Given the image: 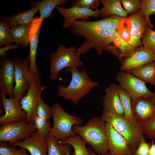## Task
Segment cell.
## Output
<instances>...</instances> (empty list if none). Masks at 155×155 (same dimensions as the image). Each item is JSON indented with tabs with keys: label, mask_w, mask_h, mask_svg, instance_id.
Returning <instances> with one entry per match:
<instances>
[{
	"label": "cell",
	"mask_w": 155,
	"mask_h": 155,
	"mask_svg": "<svg viewBox=\"0 0 155 155\" xmlns=\"http://www.w3.org/2000/svg\"><path fill=\"white\" fill-rule=\"evenodd\" d=\"M140 11L146 18L151 28L153 27L149 19L150 16L155 15V0H141Z\"/></svg>",
	"instance_id": "33"
},
{
	"label": "cell",
	"mask_w": 155,
	"mask_h": 155,
	"mask_svg": "<svg viewBox=\"0 0 155 155\" xmlns=\"http://www.w3.org/2000/svg\"><path fill=\"white\" fill-rule=\"evenodd\" d=\"M108 150L111 155H133L125 139L110 124L105 123Z\"/></svg>",
	"instance_id": "15"
},
{
	"label": "cell",
	"mask_w": 155,
	"mask_h": 155,
	"mask_svg": "<svg viewBox=\"0 0 155 155\" xmlns=\"http://www.w3.org/2000/svg\"><path fill=\"white\" fill-rule=\"evenodd\" d=\"M132 108L135 119L143 124L155 115V100L153 97H139L132 100Z\"/></svg>",
	"instance_id": "19"
},
{
	"label": "cell",
	"mask_w": 155,
	"mask_h": 155,
	"mask_svg": "<svg viewBox=\"0 0 155 155\" xmlns=\"http://www.w3.org/2000/svg\"><path fill=\"white\" fill-rule=\"evenodd\" d=\"M14 61L15 85L13 97L16 101L20 103L31 85L36 81L40 79L41 77L33 74L30 71L29 56L25 59L17 58Z\"/></svg>",
	"instance_id": "6"
},
{
	"label": "cell",
	"mask_w": 155,
	"mask_h": 155,
	"mask_svg": "<svg viewBox=\"0 0 155 155\" xmlns=\"http://www.w3.org/2000/svg\"><path fill=\"white\" fill-rule=\"evenodd\" d=\"M151 143H147L145 139H143L133 155H148Z\"/></svg>",
	"instance_id": "41"
},
{
	"label": "cell",
	"mask_w": 155,
	"mask_h": 155,
	"mask_svg": "<svg viewBox=\"0 0 155 155\" xmlns=\"http://www.w3.org/2000/svg\"><path fill=\"white\" fill-rule=\"evenodd\" d=\"M36 115L38 117L49 120L52 116L51 107H49L41 97L39 100L36 112Z\"/></svg>",
	"instance_id": "37"
},
{
	"label": "cell",
	"mask_w": 155,
	"mask_h": 155,
	"mask_svg": "<svg viewBox=\"0 0 155 155\" xmlns=\"http://www.w3.org/2000/svg\"><path fill=\"white\" fill-rule=\"evenodd\" d=\"M128 18L131 23V38L129 43L136 48L143 46L141 41L143 34L147 27L150 26L140 10Z\"/></svg>",
	"instance_id": "21"
},
{
	"label": "cell",
	"mask_w": 155,
	"mask_h": 155,
	"mask_svg": "<svg viewBox=\"0 0 155 155\" xmlns=\"http://www.w3.org/2000/svg\"><path fill=\"white\" fill-rule=\"evenodd\" d=\"M33 123L26 119L5 124L0 128V141L8 142L11 145L16 142L31 136L37 131Z\"/></svg>",
	"instance_id": "7"
},
{
	"label": "cell",
	"mask_w": 155,
	"mask_h": 155,
	"mask_svg": "<svg viewBox=\"0 0 155 155\" xmlns=\"http://www.w3.org/2000/svg\"><path fill=\"white\" fill-rule=\"evenodd\" d=\"M34 123L39 135L42 138L46 139L49 135L52 129L49 120L40 118L36 115Z\"/></svg>",
	"instance_id": "30"
},
{
	"label": "cell",
	"mask_w": 155,
	"mask_h": 155,
	"mask_svg": "<svg viewBox=\"0 0 155 155\" xmlns=\"http://www.w3.org/2000/svg\"><path fill=\"white\" fill-rule=\"evenodd\" d=\"M131 23L128 17L125 18L119 23L117 30L121 38L129 43L131 38Z\"/></svg>",
	"instance_id": "34"
},
{
	"label": "cell",
	"mask_w": 155,
	"mask_h": 155,
	"mask_svg": "<svg viewBox=\"0 0 155 155\" xmlns=\"http://www.w3.org/2000/svg\"><path fill=\"white\" fill-rule=\"evenodd\" d=\"M125 10L130 16L136 14L141 9L140 1L139 0H121Z\"/></svg>",
	"instance_id": "36"
},
{
	"label": "cell",
	"mask_w": 155,
	"mask_h": 155,
	"mask_svg": "<svg viewBox=\"0 0 155 155\" xmlns=\"http://www.w3.org/2000/svg\"><path fill=\"white\" fill-rule=\"evenodd\" d=\"M11 44L10 28L7 24L5 18H1L0 21V47L3 45Z\"/></svg>",
	"instance_id": "35"
},
{
	"label": "cell",
	"mask_w": 155,
	"mask_h": 155,
	"mask_svg": "<svg viewBox=\"0 0 155 155\" xmlns=\"http://www.w3.org/2000/svg\"><path fill=\"white\" fill-rule=\"evenodd\" d=\"M101 118L111 125L125 139L134 153L137 149L144 136L143 124L137 120L131 121L123 116L103 109Z\"/></svg>",
	"instance_id": "3"
},
{
	"label": "cell",
	"mask_w": 155,
	"mask_h": 155,
	"mask_svg": "<svg viewBox=\"0 0 155 155\" xmlns=\"http://www.w3.org/2000/svg\"><path fill=\"white\" fill-rule=\"evenodd\" d=\"M111 29H102L91 33L84 37L85 41L76 50L80 55H84L92 48H94L97 55L102 54L103 44L105 40L112 35L116 31Z\"/></svg>",
	"instance_id": "12"
},
{
	"label": "cell",
	"mask_w": 155,
	"mask_h": 155,
	"mask_svg": "<svg viewBox=\"0 0 155 155\" xmlns=\"http://www.w3.org/2000/svg\"><path fill=\"white\" fill-rule=\"evenodd\" d=\"M43 20L40 17H36L29 24V27L28 35L30 47L28 56L30 60L29 69L32 73L38 76L40 75L36 66V55L39 37Z\"/></svg>",
	"instance_id": "17"
},
{
	"label": "cell",
	"mask_w": 155,
	"mask_h": 155,
	"mask_svg": "<svg viewBox=\"0 0 155 155\" xmlns=\"http://www.w3.org/2000/svg\"><path fill=\"white\" fill-rule=\"evenodd\" d=\"M116 80L132 100L140 97L152 98L154 96L147 88L145 82L126 72H119Z\"/></svg>",
	"instance_id": "9"
},
{
	"label": "cell",
	"mask_w": 155,
	"mask_h": 155,
	"mask_svg": "<svg viewBox=\"0 0 155 155\" xmlns=\"http://www.w3.org/2000/svg\"><path fill=\"white\" fill-rule=\"evenodd\" d=\"M27 150L31 155H48V144L45 139L41 137L36 131L24 140L16 142L11 145Z\"/></svg>",
	"instance_id": "20"
},
{
	"label": "cell",
	"mask_w": 155,
	"mask_h": 155,
	"mask_svg": "<svg viewBox=\"0 0 155 155\" xmlns=\"http://www.w3.org/2000/svg\"><path fill=\"white\" fill-rule=\"evenodd\" d=\"M46 88L45 86L41 84L40 79H39L31 85L22 99L21 106L27 113L26 119L28 122L34 123L39 100L41 97L42 92Z\"/></svg>",
	"instance_id": "10"
},
{
	"label": "cell",
	"mask_w": 155,
	"mask_h": 155,
	"mask_svg": "<svg viewBox=\"0 0 155 155\" xmlns=\"http://www.w3.org/2000/svg\"><path fill=\"white\" fill-rule=\"evenodd\" d=\"M72 130L90 145L95 153L104 155L108 152L105 122L101 118L93 117L84 126L74 125Z\"/></svg>",
	"instance_id": "2"
},
{
	"label": "cell",
	"mask_w": 155,
	"mask_h": 155,
	"mask_svg": "<svg viewBox=\"0 0 155 155\" xmlns=\"http://www.w3.org/2000/svg\"><path fill=\"white\" fill-rule=\"evenodd\" d=\"M66 0H44L32 2L33 7H36L40 12V18L43 20L52 17L53 9L59 5L66 3Z\"/></svg>",
	"instance_id": "26"
},
{
	"label": "cell",
	"mask_w": 155,
	"mask_h": 155,
	"mask_svg": "<svg viewBox=\"0 0 155 155\" xmlns=\"http://www.w3.org/2000/svg\"><path fill=\"white\" fill-rule=\"evenodd\" d=\"M0 99L5 111V114L0 117L1 126L13 122L26 119L27 114L22 108L21 103L16 101L14 97L7 98L2 93Z\"/></svg>",
	"instance_id": "13"
},
{
	"label": "cell",
	"mask_w": 155,
	"mask_h": 155,
	"mask_svg": "<svg viewBox=\"0 0 155 155\" xmlns=\"http://www.w3.org/2000/svg\"><path fill=\"white\" fill-rule=\"evenodd\" d=\"M20 150L21 153V155H28L25 149L21 148Z\"/></svg>",
	"instance_id": "46"
},
{
	"label": "cell",
	"mask_w": 155,
	"mask_h": 155,
	"mask_svg": "<svg viewBox=\"0 0 155 155\" xmlns=\"http://www.w3.org/2000/svg\"><path fill=\"white\" fill-rule=\"evenodd\" d=\"M153 98L154 99V100H155V95H154L153 97Z\"/></svg>",
	"instance_id": "48"
},
{
	"label": "cell",
	"mask_w": 155,
	"mask_h": 155,
	"mask_svg": "<svg viewBox=\"0 0 155 155\" xmlns=\"http://www.w3.org/2000/svg\"><path fill=\"white\" fill-rule=\"evenodd\" d=\"M103 7L100 9V16L105 18L113 15L126 18L127 14L122 7L120 0H101Z\"/></svg>",
	"instance_id": "23"
},
{
	"label": "cell",
	"mask_w": 155,
	"mask_h": 155,
	"mask_svg": "<svg viewBox=\"0 0 155 155\" xmlns=\"http://www.w3.org/2000/svg\"><path fill=\"white\" fill-rule=\"evenodd\" d=\"M118 88L122 106L123 117L130 121H132L136 120L132 113L131 98L120 85H118Z\"/></svg>",
	"instance_id": "29"
},
{
	"label": "cell",
	"mask_w": 155,
	"mask_h": 155,
	"mask_svg": "<svg viewBox=\"0 0 155 155\" xmlns=\"http://www.w3.org/2000/svg\"><path fill=\"white\" fill-rule=\"evenodd\" d=\"M45 139L48 144V155H66L64 144H59L57 138L53 136H48Z\"/></svg>",
	"instance_id": "31"
},
{
	"label": "cell",
	"mask_w": 155,
	"mask_h": 155,
	"mask_svg": "<svg viewBox=\"0 0 155 155\" xmlns=\"http://www.w3.org/2000/svg\"><path fill=\"white\" fill-rule=\"evenodd\" d=\"M105 94L102 98L104 109L111 113L123 116V110L119 95L118 85L114 83L105 89Z\"/></svg>",
	"instance_id": "22"
},
{
	"label": "cell",
	"mask_w": 155,
	"mask_h": 155,
	"mask_svg": "<svg viewBox=\"0 0 155 155\" xmlns=\"http://www.w3.org/2000/svg\"><path fill=\"white\" fill-rule=\"evenodd\" d=\"M90 151V154L91 155H98L94 152L92 150H91L90 149H88ZM99 155H111L109 152H108L107 154H105L102 155L100 154H99Z\"/></svg>",
	"instance_id": "45"
},
{
	"label": "cell",
	"mask_w": 155,
	"mask_h": 155,
	"mask_svg": "<svg viewBox=\"0 0 155 155\" xmlns=\"http://www.w3.org/2000/svg\"><path fill=\"white\" fill-rule=\"evenodd\" d=\"M125 18L113 15L95 21L77 20L71 26V30L77 36L84 37L91 33L102 29L116 30L119 23Z\"/></svg>",
	"instance_id": "8"
},
{
	"label": "cell",
	"mask_w": 155,
	"mask_h": 155,
	"mask_svg": "<svg viewBox=\"0 0 155 155\" xmlns=\"http://www.w3.org/2000/svg\"><path fill=\"white\" fill-rule=\"evenodd\" d=\"M148 155H155V143L153 140H151V145Z\"/></svg>",
	"instance_id": "43"
},
{
	"label": "cell",
	"mask_w": 155,
	"mask_h": 155,
	"mask_svg": "<svg viewBox=\"0 0 155 155\" xmlns=\"http://www.w3.org/2000/svg\"><path fill=\"white\" fill-rule=\"evenodd\" d=\"M59 144H68L72 146L74 149V155H91L86 146V142L77 135L70 137L65 141L58 140Z\"/></svg>",
	"instance_id": "28"
},
{
	"label": "cell",
	"mask_w": 155,
	"mask_h": 155,
	"mask_svg": "<svg viewBox=\"0 0 155 155\" xmlns=\"http://www.w3.org/2000/svg\"><path fill=\"white\" fill-rule=\"evenodd\" d=\"M66 151V155H71L70 145L68 144H64Z\"/></svg>",
	"instance_id": "44"
},
{
	"label": "cell",
	"mask_w": 155,
	"mask_h": 155,
	"mask_svg": "<svg viewBox=\"0 0 155 155\" xmlns=\"http://www.w3.org/2000/svg\"><path fill=\"white\" fill-rule=\"evenodd\" d=\"M144 134L155 142V115L143 124Z\"/></svg>",
	"instance_id": "39"
},
{
	"label": "cell",
	"mask_w": 155,
	"mask_h": 155,
	"mask_svg": "<svg viewBox=\"0 0 155 155\" xmlns=\"http://www.w3.org/2000/svg\"><path fill=\"white\" fill-rule=\"evenodd\" d=\"M100 3L98 0H74L71 7L76 6L94 10L97 9Z\"/></svg>",
	"instance_id": "38"
},
{
	"label": "cell",
	"mask_w": 155,
	"mask_h": 155,
	"mask_svg": "<svg viewBox=\"0 0 155 155\" xmlns=\"http://www.w3.org/2000/svg\"><path fill=\"white\" fill-rule=\"evenodd\" d=\"M29 24L18 25L10 28L11 43L15 42L24 48L27 47L29 44Z\"/></svg>",
	"instance_id": "25"
},
{
	"label": "cell",
	"mask_w": 155,
	"mask_h": 155,
	"mask_svg": "<svg viewBox=\"0 0 155 155\" xmlns=\"http://www.w3.org/2000/svg\"><path fill=\"white\" fill-rule=\"evenodd\" d=\"M143 45L155 55V31L148 26L142 38Z\"/></svg>",
	"instance_id": "32"
},
{
	"label": "cell",
	"mask_w": 155,
	"mask_h": 155,
	"mask_svg": "<svg viewBox=\"0 0 155 155\" xmlns=\"http://www.w3.org/2000/svg\"><path fill=\"white\" fill-rule=\"evenodd\" d=\"M20 46V45L17 44H11L6 45L4 47L0 49V55L2 57H5L7 51L10 50L16 49Z\"/></svg>",
	"instance_id": "42"
},
{
	"label": "cell",
	"mask_w": 155,
	"mask_h": 155,
	"mask_svg": "<svg viewBox=\"0 0 155 155\" xmlns=\"http://www.w3.org/2000/svg\"><path fill=\"white\" fill-rule=\"evenodd\" d=\"M38 11V9L34 6L13 16L6 17L5 19L9 28L18 25H28L32 22L35 15Z\"/></svg>",
	"instance_id": "24"
},
{
	"label": "cell",
	"mask_w": 155,
	"mask_h": 155,
	"mask_svg": "<svg viewBox=\"0 0 155 155\" xmlns=\"http://www.w3.org/2000/svg\"><path fill=\"white\" fill-rule=\"evenodd\" d=\"M0 155H21V153L20 149L11 148L3 142H1L0 144Z\"/></svg>",
	"instance_id": "40"
},
{
	"label": "cell",
	"mask_w": 155,
	"mask_h": 155,
	"mask_svg": "<svg viewBox=\"0 0 155 155\" xmlns=\"http://www.w3.org/2000/svg\"><path fill=\"white\" fill-rule=\"evenodd\" d=\"M153 85L154 86V88H155V91H154V95H155V80L153 84Z\"/></svg>",
	"instance_id": "47"
},
{
	"label": "cell",
	"mask_w": 155,
	"mask_h": 155,
	"mask_svg": "<svg viewBox=\"0 0 155 155\" xmlns=\"http://www.w3.org/2000/svg\"><path fill=\"white\" fill-rule=\"evenodd\" d=\"M65 71L70 72L71 81L66 86L59 84L57 87V95L77 105L80 100L88 94L98 84L92 80L85 69L79 71L75 67L66 68Z\"/></svg>",
	"instance_id": "1"
},
{
	"label": "cell",
	"mask_w": 155,
	"mask_h": 155,
	"mask_svg": "<svg viewBox=\"0 0 155 155\" xmlns=\"http://www.w3.org/2000/svg\"><path fill=\"white\" fill-rule=\"evenodd\" d=\"M155 61V55L143 45L136 49L131 55L121 62L120 69L127 72Z\"/></svg>",
	"instance_id": "18"
},
{
	"label": "cell",
	"mask_w": 155,
	"mask_h": 155,
	"mask_svg": "<svg viewBox=\"0 0 155 155\" xmlns=\"http://www.w3.org/2000/svg\"><path fill=\"white\" fill-rule=\"evenodd\" d=\"M80 56L75 46L67 47L62 44H58L57 51L50 56V79L53 81L57 80L59 72L65 68L82 67L83 63Z\"/></svg>",
	"instance_id": "5"
},
{
	"label": "cell",
	"mask_w": 155,
	"mask_h": 155,
	"mask_svg": "<svg viewBox=\"0 0 155 155\" xmlns=\"http://www.w3.org/2000/svg\"><path fill=\"white\" fill-rule=\"evenodd\" d=\"M51 108L53 125L48 136L65 141L76 135L73 131L72 127L75 125H81L83 120L80 117L67 113L57 102L54 103Z\"/></svg>",
	"instance_id": "4"
},
{
	"label": "cell",
	"mask_w": 155,
	"mask_h": 155,
	"mask_svg": "<svg viewBox=\"0 0 155 155\" xmlns=\"http://www.w3.org/2000/svg\"><path fill=\"white\" fill-rule=\"evenodd\" d=\"M56 8L64 17V28L71 26L77 19H82L86 21L89 20L91 17L96 18L100 16L98 9L92 10L78 7L73 6L66 8L58 6Z\"/></svg>",
	"instance_id": "16"
},
{
	"label": "cell",
	"mask_w": 155,
	"mask_h": 155,
	"mask_svg": "<svg viewBox=\"0 0 155 155\" xmlns=\"http://www.w3.org/2000/svg\"><path fill=\"white\" fill-rule=\"evenodd\" d=\"M126 72L153 85L155 80V61Z\"/></svg>",
	"instance_id": "27"
},
{
	"label": "cell",
	"mask_w": 155,
	"mask_h": 155,
	"mask_svg": "<svg viewBox=\"0 0 155 155\" xmlns=\"http://www.w3.org/2000/svg\"><path fill=\"white\" fill-rule=\"evenodd\" d=\"M137 48L123 40L117 30L105 40L103 44L104 50L113 55L121 62L133 54Z\"/></svg>",
	"instance_id": "11"
},
{
	"label": "cell",
	"mask_w": 155,
	"mask_h": 155,
	"mask_svg": "<svg viewBox=\"0 0 155 155\" xmlns=\"http://www.w3.org/2000/svg\"><path fill=\"white\" fill-rule=\"evenodd\" d=\"M14 60L5 57L0 61V90L6 96L13 97L15 85Z\"/></svg>",
	"instance_id": "14"
}]
</instances>
